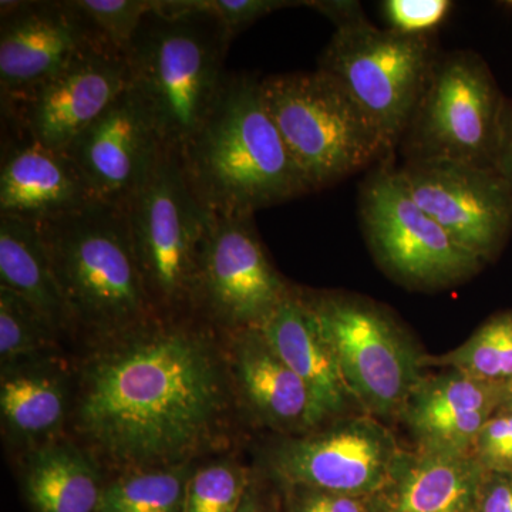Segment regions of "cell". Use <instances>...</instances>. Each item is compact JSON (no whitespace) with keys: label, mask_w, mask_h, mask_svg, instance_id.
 I'll list each match as a JSON object with an SVG mask.
<instances>
[{"label":"cell","mask_w":512,"mask_h":512,"mask_svg":"<svg viewBox=\"0 0 512 512\" xmlns=\"http://www.w3.org/2000/svg\"><path fill=\"white\" fill-rule=\"evenodd\" d=\"M261 84L266 107L311 192L394 160L382 133L328 74H274Z\"/></svg>","instance_id":"5"},{"label":"cell","mask_w":512,"mask_h":512,"mask_svg":"<svg viewBox=\"0 0 512 512\" xmlns=\"http://www.w3.org/2000/svg\"><path fill=\"white\" fill-rule=\"evenodd\" d=\"M477 512H512V474L485 473Z\"/></svg>","instance_id":"34"},{"label":"cell","mask_w":512,"mask_h":512,"mask_svg":"<svg viewBox=\"0 0 512 512\" xmlns=\"http://www.w3.org/2000/svg\"><path fill=\"white\" fill-rule=\"evenodd\" d=\"M200 463L141 468L111 476L104 485L99 512H184L188 484Z\"/></svg>","instance_id":"25"},{"label":"cell","mask_w":512,"mask_h":512,"mask_svg":"<svg viewBox=\"0 0 512 512\" xmlns=\"http://www.w3.org/2000/svg\"><path fill=\"white\" fill-rule=\"evenodd\" d=\"M353 400L370 416H400L423 379L424 357L389 312L339 292L303 291Z\"/></svg>","instance_id":"9"},{"label":"cell","mask_w":512,"mask_h":512,"mask_svg":"<svg viewBox=\"0 0 512 512\" xmlns=\"http://www.w3.org/2000/svg\"><path fill=\"white\" fill-rule=\"evenodd\" d=\"M261 82L255 74L228 73L210 116L177 151L185 181L210 217L255 215L311 192Z\"/></svg>","instance_id":"2"},{"label":"cell","mask_w":512,"mask_h":512,"mask_svg":"<svg viewBox=\"0 0 512 512\" xmlns=\"http://www.w3.org/2000/svg\"><path fill=\"white\" fill-rule=\"evenodd\" d=\"M252 473L224 454L201 461L188 484L184 512H237Z\"/></svg>","instance_id":"28"},{"label":"cell","mask_w":512,"mask_h":512,"mask_svg":"<svg viewBox=\"0 0 512 512\" xmlns=\"http://www.w3.org/2000/svg\"><path fill=\"white\" fill-rule=\"evenodd\" d=\"M138 269L157 316H191L198 254L210 215L194 197L178 153L164 146L127 204Z\"/></svg>","instance_id":"7"},{"label":"cell","mask_w":512,"mask_h":512,"mask_svg":"<svg viewBox=\"0 0 512 512\" xmlns=\"http://www.w3.org/2000/svg\"><path fill=\"white\" fill-rule=\"evenodd\" d=\"M504 382H487L447 369L424 377L402 414L417 447L450 453H473L484 424L501 409Z\"/></svg>","instance_id":"20"},{"label":"cell","mask_w":512,"mask_h":512,"mask_svg":"<svg viewBox=\"0 0 512 512\" xmlns=\"http://www.w3.org/2000/svg\"><path fill=\"white\" fill-rule=\"evenodd\" d=\"M495 170L503 175L504 180L512 187V100L507 99L501 127L500 147H498Z\"/></svg>","instance_id":"36"},{"label":"cell","mask_w":512,"mask_h":512,"mask_svg":"<svg viewBox=\"0 0 512 512\" xmlns=\"http://www.w3.org/2000/svg\"><path fill=\"white\" fill-rule=\"evenodd\" d=\"M488 473L512 474V412L500 409L478 434L473 448Z\"/></svg>","instance_id":"32"},{"label":"cell","mask_w":512,"mask_h":512,"mask_svg":"<svg viewBox=\"0 0 512 512\" xmlns=\"http://www.w3.org/2000/svg\"><path fill=\"white\" fill-rule=\"evenodd\" d=\"M258 329L276 355L301 377L329 419L348 409L352 394L302 288L292 286Z\"/></svg>","instance_id":"22"},{"label":"cell","mask_w":512,"mask_h":512,"mask_svg":"<svg viewBox=\"0 0 512 512\" xmlns=\"http://www.w3.org/2000/svg\"><path fill=\"white\" fill-rule=\"evenodd\" d=\"M0 286L28 302L63 339L73 338L72 319L39 225L0 217Z\"/></svg>","instance_id":"24"},{"label":"cell","mask_w":512,"mask_h":512,"mask_svg":"<svg viewBox=\"0 0 512 512\" xmlns=\"http://www.w3.org/2000/svg\"><path fill=\"white\" fill-rule=\"evenodd\" d=\"M402 448L369 417L284 437L266 448L262 467L276 487L303 485L332 493L372 497L389 480Z\"/></svg>","instance_id":"12"},{"label":"cell","mask_w":512,"mask_h":512,"mask_svg":"<svg viewBox=\"0 0 512 512\" xmlns=\"http://www.w3.org/2000/svg\"><path fill=\"white\" fill-rule=\"evenodd\" d=\"M292 286L266 254L255 215L210 218L198 254L194 316L222 333L258 329Z\"/></svg>","instance_id":"11"},{"label":"cell","mask_w":512,"mask_h":512,"mask_svg":"<svg viewBox=\"0 0 512 512\" xmlns=\"http://www.w3.org/2000/svg\"><path fill=\"white\" fill-rule=\"evenodd\" d=\"M485 473L474 453L402 450L370 500L375 512H477Z\"/></svg>","instance_id":"21"},{"label":"cell","mask_w":512,"mask_h":512,"mask_svg":"<svg viewBox=\"0 0 512 512\" xmlns=\"http://www.w3.org/2000/svg\"><path fill=\"white\" fill-rule=\"evenodd\" d=\"M407 190L454 241L487 262L512 232V187L495 168L453 161H404Z\"/></svg>","instance_id":"14"},{"label":"cell","mask_w":512,"mask_h":512,"mask_svg":"<svg viewBox=\"0 0 512 512\" xmlns=\"http://www.w3.org/2000/svg\"><path fill=\"white\" fill-rule=\"evenodd\" d=\"M359 212L377 262L404 285L436 289L460 284L485 264L421 210L394 160L376 165L366 175Z\"/></svg>","instance_id":"10"},{"label":"cell","mask_w":512,"mask_h":512,"mask_svg":"<svg viewBox=\"0 0 512 512\" xmlns=\"http://www.w3.org/2000/svg\"><path fill=\"white\" fill-rule=\"evenodd\" d=\"M264 485V481L252 473L237 512H282V504L275 503L274 495L269 494Z\"/></svg>","instance_id":"35"},{"label":"cell","mask_w":512,"mask_h":512,"mask_svg":"<svg viewBox=\"0 0 512 512\" xmlns=\"http://www.w3.org/2000/svg\"><path fill=\"white\" fill-rule=\"evenodd\" d=\"M62 340L28 302L0 286V366L63 355Z\"/></svg>","instance_id":"27"},{"label":"cell","mask_w":512,"mask_h":512,"mask_svg":"<svg viewBox=\"0 0 512 512\" xmlns=\"http://www.w3.org/2000/svg\"><path fill=\"white\" fill-rule=\"evenodd\" d=\"M234 40L194 0H154L126 52L128 90L161 146L180 151L220 99Z\"/></svg>","instance_id":"3"},{"label":"cell","mask_w":512,"mask_h":512,"mask_svg":"<svg viewBox=\"0 0 512 512\" xmlns=\"http://www.w3.org/2000/svg\"><path fill=\"white\" fill-rule=\"evenodd\" d=\"M64 151L8 133L0 167V217L40 224L96 202Z\"/></svg>","instance_id":"18"},{"label":"cell","mask_w":512,"mask_h":512,"mask_svg":"<svg viewBox=\"0 0 512 512\" xmlns=\"http://www.w3.org/2000/svg\"><path fill=\"white\" fill-rule=\"evenodd\" d=\"M501 409L510 410V412H512V379L504 382V397Z\"/></svg>","instance_id":"37"},{"label":"cell","mask_w":512,"mask_h":512,"mask_svg":"<svg viewBox=\"0 0 512 512\" xmlns=\"http://www.w3.org/2000/svg\"><path fill=\"white\" fill-rule=\"evenodd\" d=\"M239 412L282 434L301 436L329 419L301 377L276 355L259 329L224 333Z\"/></svg>","instance_id":"17"},{"label":"cell","mask_w":512,"mask_h":512,"mask_svg":"<svg viewBox=\"0 0 512 512\" xmlns=\"http://www.w3.org/2000/svg\"><path fill=\"white\" fill-rule=\"evenodd\" d=\"M507 97L471 50L440 53L397 150L404 161L495 168Z\"/></svg>","instance_id":"6"},{"label":"cell","mask_w":512,"mask_h":512,"mask_svg":"<svg viewBox=\"0 0 512 512\" xmlns=\"http://www.w3.org/2000/svg\"><path fill=\"white\" fill-rule=\"evenodd\" d=\"M37 225L73 338L89 345L157 316L138 269L127 205L96 201Z\"/></svg>","instance_id":"4"},{"label":"cell","mask_w":512,"mask_h":512,"mask_svg":"<svg viewBox=\"0 0 512 512\" xmlns=\"http://www.w3.org/2000/svg\"><path fill=\"white\" fill-rule=\"evenodd\" d=\"M67 437L107 477L222 456L239 412L224 333L197 316H154L83 345Z\"/></svg>","instance_id":"1"},{"label":"cell","mask_w":512,"mask_h":512,"mask_svg":"<svg viewBox=\"0 0 512 512\" xmlns=\"http://www.w3.org/2000/svg\"><path fill=\"white\" fill-rule=\"evenodd\" d=\"M74 5L107 46L126 55L154 0H74Z\"/></svg>","instance_id":"29"},{"label":"cell","mask_w":512,"mask_h":512,"mask_svg":"<svg viewBox=\"0 0 512 512\" xmlns=\"http://www.w3.org/2000/svg\"><path fill=\"white\" fill-rule=\"evenodd\" d=\"M195 8L212 16L234 40L265 16L278 10L305 6L291 0H194Z\"/></svg>","instance_id":"31"},{"label":"cell","mask_w":512,"mask_h":512,"mask_svg":"<svg viewBox=\"0 0 512 512\" xmlns=\"http://www.w3.org/2000/svg\"><path fill=\"white\" fill-rule=\"evenodd\" d=\"M128 87L126 56L109 46L84 50L28 92L2 100L8 133L66 151Z\"/></svg>","instance_id":"13"},{"label":"cell","mask_w":512,"mask_h":512,"mask_svg":"<svg viewBox=\"0 0 512 512\" xmlns=\"http://www.w3.org/2000/svg\"><path fill=\"white\" fill-rule=\"evenodd\" d=\"M107 474L70 437L19 454V484L30 512H99Z\"/></svg>","instance_id":"23"},{"label":"cell","mask_w":512,"mask_h":512,"mask_svg":"<svg viewBox=\"0 0 512 512\" xmlns=\"http://www.w3.org/2000/svg\"><path fill=\"white\" fill-rule=\"evenodd\" d=\"M96 46L107 45L74 0L0 3V100L28 92Z\"/></svg>","instance_id":"15"},{"label":"cell","mask_w":512,"mask_h":512,"mask_svg":"<svg viewBox=\"0 0 512 512\" xmlns=\"http://www.w3.org/2000/svg\"><path fill=\"white\" fill-rule=\"evenodd\" d=\"M160 147L156 130L127 87L64 153L97 201L127 205L147 180Z\"/></svg>","instance_id":"16"},{"label":"cell","mask_w":512,"mask_h":512,"mask_svg":"<svg viewBox=\"0 0 512 512\" xmlns=\"http://www.w3.org/2000/svg\"><path fill=\"white\" fill-rule=\"evenodd\" d=\"M429 363L487 382L512 379V311L488 319L457 349L424 359Z\"/></svg>","instance_id":"26"},{"label":"cell","mask_w":512,"mask_h":512,"mask_svg":"<svg viewBox=\"0 0 512 512\" xmlns=\"http://www.w3.org/2000/svg\"><path fill=\"white\" fill-rule=\"evenodd\" d=\"M454 3L450 0H384L380 10L390 30L410 36H436Z\"/></svg>","instance_id":"30"},{"label":"cell","mask_w":512,"mask_h":512,"mask_svg":"<svg viewBox=\"0 0 512 512\" xmlns=\"http://www.w3.org/2000/svg\"><path fill=\"white\" fill-rule=\"evenodd\" d=\"M439 55L436 36L380 29L362 15L335 28L318 70L355 100L396 153Z\"/></svg>","instance_id":"8"},{"label":"cell","mask_w":512,"mask_h":512,"mask_svg":"<svg viewBox=\"0 0 512 512\" xmlns=\"http://www.w3.org/2000/svg\"><path fill=\"white\" fill-rule=\"evenodd\" d=\"M73 394V363L63 355L0 366V421L6 444L19 456L67 436Z\"/></svg>","instance_id":"19"},{"label":"cell","mask_w":512,"mask_h":512,"mask_svg":"<svg viewBox=\"0 0 512 512\" xmlns=\"http://www.w3.org/2000/svg\"><path fill=\"white\" fill-rule=\"evenodd\" d=\"M278 488L282 512H375L370 497L332 493L303 485Z\"/></svg>","instance_id":"33"}]
</instances>
